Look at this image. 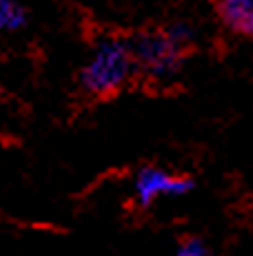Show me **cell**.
I'll list each match as a JSON object with an SVG mask.
<instances>
[{"instance_id":"cell-1","label":"cell","mask_w":253,"mask_h":256,"mask_svg":"<svg viewBox=\"0 0 253 256\" xmlns=\"http://www.w3.org/2000/svg\"><path fill=\"white\" fill-rule=\"evenodd\" d=\"M133 70H136L133 48L118 38H103L93 48L80 73V83L90 96H113L128 83Z\"/></svg>"},{"instance_id":"cell-2","label":"cell","mask_w":253,"mask_h":256,"mask_svg":"<svg viewBox=\"0 0 253 256\" xmlns=\"http://www.w3.org/2000/svg\"><path fill=\"white\" fill-rule=\"evenodd\" d=\"M191 40V30L186 26H176L166 33H146L136 40L133 56L138 70H143L151 80H168L181 70L183 50Z\"/></svg>"},{"instance_id":"cell-3","label":"cell","mask_w":253,"mask_h":256,"mask_svg":"<svg viewBox=\"0 0 253 256\" xmlns=\"http://www.w3.org/2000/svg\"><path fill=\"white\" fill-rule=\"evenodd\" d=\"M191 188H193V181L188 176H173L158 166H146L133 178V194L141 206H151L158 198L186 196L191 194Z\"/></svg>"},{"instance_id":"cell-4","label":"cell","mask_w":253,"mask_h":256,"mask_svg":"<svg viewBox=\"0 0 253 256\" xmlns=\"http://www.w3.org/2000/svg\"><path fill=\"white\" fill-rule=\"evenodd\" d=\"M221 20L246 38H253V0H218Z\"/></svg>"},{"instance_id":"cell-5","label":"cell","mask_w":253,"mask_h":256,"mask_svg":"<svg viewBox=\"0 0 253 256\" xmlns=\"http://www.w3.org/2000/svg\"><path fill=\"white\" fill-rule=\"evenodd\" d=\"M25 26V10L15 0H0V33H13Z\"/></svg>"},{"instance_id":"cell-6","label":"cell","mask_w":253,"mask_h":256,"mask_svg":"<svg viewBox=\"0 0 253 256\" xmlns=\"http://www.w3.org/2000/svg\"><path fill=\"white\" fill-rule=\"evenodd\" d=\"M176 256H211V254H208V248H206V244L201 238H186L178 246Z\"/></svg>"}]
</instances>
